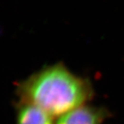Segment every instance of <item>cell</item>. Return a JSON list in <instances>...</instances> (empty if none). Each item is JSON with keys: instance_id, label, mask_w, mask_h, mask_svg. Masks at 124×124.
Returning <instances> with one entry per match:
<instances>
[{"instance_id": "1", "label": "cell", "mask_w": 124, "mask_h": 124, "mask_svg": "<svg viewBox=\"0 0 124 124\" xmlns=\"http://www.w3.org/2000/svg\"><path fill=\"white\" fill-rule=\"evenodd\" d=\"M16 93L20 102L34 104L54 117L86 105L93 96L89 82L60 64L44 68L20 82Z\"/></svg>"}, {"instance_id": "2", "label": "cell", "mask_w": 124, "mask_h": 124, "mask_svg": "<svg viewBox=\"0 0 124 124\" xmlns=\"http://www.w3.org/2000/svg\"><path fill=\"white\" fill-rule=\"evenodd\" d=\"M108 114L104 108L86 104L61 115L55 124H102Z\"/></svg>"}, {"instance_id": "3", "label": "cell", "mask_w": 124, "mask_h": 124, "mask_svg": "<svg viewBox=\"0 0 124 124\" xmlns=\"http://www.w3.org/2000/svg\"><path fill=\"white\" fill-rule=\"evenodd\" d=\"M16 110V124H55V117L31 103L19 102Z\"/></svg>"}]
</instances>
